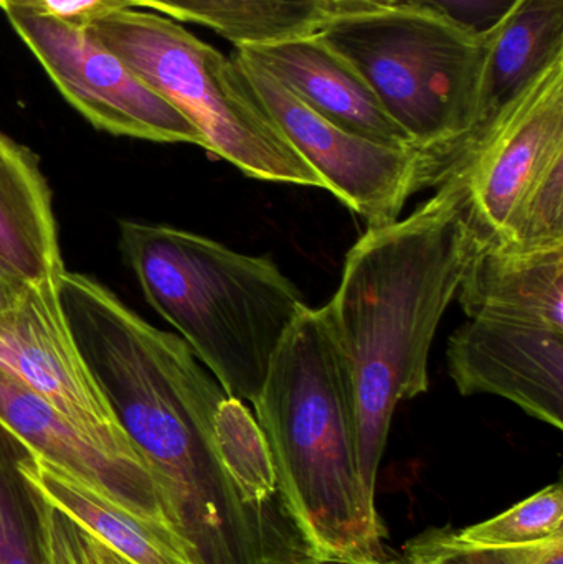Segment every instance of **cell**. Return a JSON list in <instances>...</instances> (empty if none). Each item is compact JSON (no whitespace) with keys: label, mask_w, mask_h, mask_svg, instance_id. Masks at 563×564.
<instances>
[{"label":"cell","mask_w":563,"mask_h":564,"mask_svg":"<svg viewBox=\"0 0 563 564\" xmlns=\"http://www.w3.org/2000/svg\"><path fill=\"white\" fill-rule=\"evenodd\" d=\"M58 295L116 421L162 477L194 535L192 523L208 509V479L225 480L214 421L228 394L178 335L152 327L93 278L65 271Z\"/></svg>","instance_id":"obj_3"},{"label":"cell","mask_w":563,"mask_h":564,"mask_svg":"<svg viewBox=\"0 0 563 564\" xmlns=\"http://www.w3.org/2000/svg\"><path fill=\"white\" fill-rule=\"evenodd\" d=\"M559 56H563V0H511L481 30L476 131Z\"/></svg>","instance_id":"obj_17"},{"label":"cell","mask_w":563,"mask_h":564,"mask_svg":"<svg viewBox=\"0 0 563 564\" xmlns=\"http://www.w3.org/2000/svg\"><path fill=\"white\" fill-rule=\"evenodd\" d=\"M235 50L250 56L339 128L379 144L415 149L366 76L323 33Z\"/></svg>","instance_id":"obj_13"},{"label":"cell","mask_w":563,"mask_h":564,"mask_svg":"<svg viewBox=\"0 0 563 564\" xmlns=\"http://www.w3.org/2000/svg\"><path fill=\"white\" fill-rule=\"evenodd\" d=\"M321 33L366 76L436 187L478 128L481 30L426 0H400L333 17Z\"/></svg>","instance_id":"obj_5"},{"label":"cell","mask_w":563,"mask_h":564,"mask_svg":"<svg viewBox=\"0 0 563 564\" xmlns=\"http://www.w3.org/2000/svg\"><path fill=\"white\" fill-rule=\"evenodd\" d=\"M0 263L25 284L65 273L52 192L39 158L0 132Z\"/></svg>","instance_id":"obj_16"},{"label":"cell","mask_w":563,"mask_h":564,"mask_svg":"<svg viewBox=\"0 0 563 564\" xmlns=\"http://www.w3.org/2000/svg\"><path fill=\"white\" fill-rule=\"evenodd\" d=\"M218 466L234 496L261 507L278 492L277 469L267 436L245 401L225 398L214 421Z\"/></svg>","instance_id":"obj_19"},{"label":"cell","mask_w":563,"mask_h":564,"mask_svg":"<svg viewBox=\"0 0 563 564\" xmlns=\"http://www.w3.org/2000/svg\"><path fill=\"white\" fill-rule=\"evenodd\" d=\"M403 564H563V536L535 545L488 546L432 530L407 543Z\"/></svg>","instance_id":"obj_21"},{"label":"cell","mask_w":563,"mask_h":564,"mask_svg":"<svg viewBox=\"0 0 563 564\" xmlns=\"http://www.w3.org/2000/svg\"><path fill=\"white\" fill-rule=\"evenodd\" d=\"M251 404L307 552L382 558V523L359 477L353 380L326 305L301 312Z\"/></svg>","instance_id":"obj_2"},{"label":"cell","mask_w":563,"mask_h":564,"mask_svg":"<svg viewBox=\"0 0 563 564\" xmlns=\"http://www.w3.org/2000/svg\"><path fill=\"white\" fill-rule=\"evenodd\" d=\"M86 30L201 131L205 151L257 181L326 191L234 56L155 12L124 10Z\"/></svg>","instance_id":"obj_6"},{"label":"cell","mask_w":563,"mask_h":564,"mask_svg":"<svg viewBox=\"0 0 563 564\" xmlns=\"http://www.w3.org/2000/svg\"><path fill=\"white\" fill-rule=\"evenodd\" d=\"M264 564H268V563H264ZM280 564H400V563L383 562L382 558H377V560L329 558V556L313 555V553L307 552L306 555L293 556V558L286 560V562H283Z\"/></svg>","instance_id":"obj_27"},{"label":"cell","mask_w":563,"mask_h":564,"mask_svg":"<svg viewBox=\"0 0 563 564\" xmlns=\"http://www.w3.org/2000/svg\"><path fill=\"white\" fill-rule=\"evenodd\" d=\"M436 187L409 217L367 228L326 304L353 380L357 464L370 503L393 414L429 391L436 330L478 245L458 185L445 178Z\"/></svg>","instance_id":"obj_1"},{"label":"cell","mask_w":563,"mask_h":564,"mask_svg":"<svg viewBox=\"0 0 563 564\" xmlns=\"http://www.w3.org/2000/svg\"><path fill=\"white\" fill-rule=\"evenodd\" d=\"M178 22L198 23L240 46L268 45L323 32L336 17L329 0H136Z\"/></svg>","instance_id":"obj_18"},{"label":"cell","mask_w":563,"mask_h":564,"mask_svg":"<svg viewBox=\"0 0 563 564\" xmlns=\"http://www.w3.org/2000/svg\"><path fill=\"white\" fill-rule=\"evenodd\" d=\"M119 250L151 307L230 398L253 403L271 358L307 307L267 257L167 225L121 221Z\"/></svg>","instance_id":"obj_4"},{"label":"cell","mask_w":563,"mask_h":564,"mask_svg":"<svg viewBox=\"0 0 563 564\" xmlns=\"http://www.w3.org/2000/svg\"><path fill=\"white\" fill-rule=\"evenodd\" d=\"M30 284L17 280L10 271L0 263V312L9 311L19 304Z\"/></svg>","instance_id":"obj_25"},{"label":"cell","mask_w":563,"mask_h":564,"mask_svg":"<svg viewBox=\"0 0 563 564\" xmlns=\"http://www.w3.org/2000/svg\"><path fill=\"white\" fill-rule=\"evenodd\" d=\"M456 299L468 318L563 332V245H476Z\"/></svg>","instance_id":"obj_15"},{"label":"cell","mask_w":563,"mask_h":564,"mask_svg":"<svg viewBox=\"0 0 563 564\" xmlns=\"http://www.w3.org/2000/svg\"><path fill=\"white\" fill-rule=\"evenodd\" d=\"M231 56L326 191L367 221V228L399 220L415 192L433 187L429 162L419 149L393 148L353 134L310 108L240 50Z\"/></svg>","instance_id":"obj_8"},{"label":"cell","mask_w":563,"mask_h":564,"mask_svg":"<svg viewBox=\"0 0 563 564\" xmlns=\"http://www.w3.org/2000/svg\"><path fill=\"white\" fill-rule=\"evenodd\" d=\"M15 467L30 492L68 517L126 563L208 564L191 533L134 516L23 444Z\"/></svg>","instance_id":"obj_14"},{"label":"cell","mask_w":563,"mask_h":564,"mask_svg":"<svg viewBox=\"0 0 563 564\" xmlns=\"http://www.w3.org/2000/svg\"><path fill=\"white\" fill-rule=\"evenodd\" d=\"M0 424L26 449L83 480L122 509L192 535L164 480L136 447L78 426L2 370Z\"/></svg>","instance_id":"obj_10"},{"label":"cell","mask_w":563,"mask_h":564,"mask_svg":"<svg viewBox=\"0 0 563 564\" xmlns=\"http://www.w3.org/2000/svg\"><path fill=\"white\" fill-rule=\"evenodd\" d=\"M463 542L488 546H526L563 536V490L552 484L495 519L456 532Z\"/></svg>","instance_id":"obj_20"},{"label":"cell","mask_w":563,"mask_h":564,"mask_svg":"<svg viewBox=\"0 0 563 564\" xmlns=\"http://www.w3.org/2000/svg\"><path fill=\"white\" fill-rule=\"evenodd\" d=\"M25 492L42 564H108L105 549L93 536L26 487Z\"/></svg>","instance_id":"obj_23"},{"label":"cell","mask_w":563,"mask_h":564,"mask_svg":"<svg viewBox=\"0 0 563 564\" xmlns=\"http://www.w3.org/2000/svg\"><path fill=\"white\" fill-rule=\"evenodd\" d=\"M39 0H0V9L9 13L13 10H29L36 9Z\"/></svg>","instance_id":"obj_28"},{"label":"cell","mask_w":563,"mask_h":564,"mask_svg":"<svg viewBox=\"0 0 563 564\" xmlns=\"http://www.w3.org/2000/svg\"><path fill=\"white\" fill-rule=\"evenodd\" d=\"M132 9H138L136 0H39L33 10L73 29L86 30L98 20Z\"/></svg>","instance_id":"obj_24"},{"label":"cell","mask_w":563,"mask_h":564,"mask_svg":"<svg viewBox=\"0 0 563 564\" xmlns=\"http://www.w3.org/2000/svg\"><path fill=\"white\" fill-rule=\"evenodd\" d=\"M20 441L0 424V564H42L29 499L15 459ZM26 496V494H25Z\"/></svg>","instance_id":"obj_22"},{"label":"cell","mask_w":563,"mask_h":564,"mask_svg":"<svg viewBox=\"0 0 563 564\" xmlns=\"http://www.w3.org/2000/svg\"><path fill=\"white\" fill-rule=\"evenodd\" d=\"M105 549V546H102ZM106 553V560H108V564H128L124 562V560L119 558V556H116L115 553L108 552V550L105 549Z\"/></svg>","instance_id":"obj_29"},{"label":"cell","mask_w":563,"mask_h":564,"mask_svg":"<svg viewBox=\"0 0 563 564\" xmlns=\"http://www.w3.org/2000/svg\"><path fill=\"white\" fill-rule=\"evenodd\" d=\"M0 370L91 433L136 447L99 391L63 312L58 281L30 284L0 312Z\"/></svg>","instance_id":"obj_11"},{"label":"cell","mask_w":563,"mask_h":564,"mask_svg":"<svg viewBox=\"0 0 563 564\" xmlns=\"http://www.w3.org/2000/svg\"><path fill=\"white\" fill-rule=\"evenodd\" d=\"M445 178L462 191L478 243L563 245V56L473 134Z\"/></svg>","instance_id":"obj_7"},{"label":"cell","mask_w":563,"mask_h":564,"mask_svg":"<svg viewBox=\"0 0 563 564\" xmlns=\"http://www.w3.org/2000/svg\"><path fill=\"white\" fill-rule=\"evenodd\" d=\"M450 377L465 397L495 394L563 427V332L468 318L448 340Z\"/></svg>","instance_id":"obj_12"},{"label":"cell","mask_w":563,"mask_h":564,"mask_svg":"<svg viewBox=\"0 0 563 564\" xmlns=\"http://www.w3.org/2000/svg\"><path fill=\"white\" fill-rule=\"evenodd\" d=\"M337 15L344 13L369 12V10L383 9L393 6L400 0H329Z\"/></svg>","instance_id":"obj_26"},{"label":"cell","mask_w":563,"mask_h":564,"mask_svg":"<svg viewBox=\"0 0 563 564\" xmlns=\"http://www.w3.org/2000/svg\"><path fill=\"white\" fill-rule=\"evenodd\" d=\"M7 17L63 98L95 128L204 148L201 131L88 30L73 29L33 9L13 10Z\"/></svg>","instance_id":"obj_9"}]
</instances>
